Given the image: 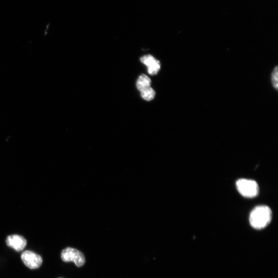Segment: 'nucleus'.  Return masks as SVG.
<instances>
[{"label":"nucleus","instance_id":"nucleus-1","mask_svg":"<svg viewBox=\"0 0 278 278\" xmlns=\"http://www.w3.org/2000/svg\"><path fill=\"white\" fill-rule=\"evenodd\" d=\"M272 219V212L269 207L265 205L255 207L249 216L251 226L256 229H261L270 223Z\"/></svg>","mask_w":278,"mask_h":278},{"label":"nucleus","instance_id":"nucleus-2","mask_svg":"<svg viewBox=\"0 0 278 278\" xmlns=\"http://www.w3.org/2000/svg\"><path fill=\"white\" fill-rule=\"evenodd\" d=\"M236 186L238 192L246 198H254L259 192V187L254 180L239 179L236 181Z\"/></svg>","mask_w":278,"mask_h":278},{"label":"nucleus","instance_id":"nucleus-3","mask_svg":"<svg viewBox=\"0 0 278 278\" xmlns=\"http://www.w3.org/2000/svg\"><path fill=\"white\" fill-rule=\"evenodd\" d=\"M61 257L64 262H73L79 267L83 266L86 262L84 254L78 249L71 247L64 249L61 254Z\"/></svg>","mask_w":278,"mask_h":278},{"label":"nucleus","instance_id":"nucleus-4","mask_svg":"<svg viewBox=\"0 0 278 278\" xmlns=\"http://www.w3.org/2000/svg\"><path fill=\"white\" fill-rule=\"evenodd\" d=\"M24 265L31 270L40 268L43 263V258L41 256L32 251L24 252L21 256Z\"/></svg>","mask_w":278,"mask_h":278},{"label":"nucleus","instance_id":"nucleus-5","mask_svg":"<svg viewBox=\"0 0 278 278\" xmlns=\"http://www.w3.org/2000/svg\"><path fill=\"white\" fill-rule=\"evenodd\" d=\"M6 243L8 247L17 252L22 251L27 244V241L24 237L17 235L8 236Z\"/></svg>","mask_w":278,"mask_h":278},{"label":"nucleus","instance_id":"nucleus-6","mask_svg":"<svg viewBox=\"0 0 278 278\" xmlns=\"http://www.w3.org/2000/svg\"><path fill=\"white\" fill-rule=\"evenodd\" d=\"M141 62L148 67V72L150 75L157 74L161 68V64L159 61L150 55H145L141 57Z\"/></svg>","mask_w":278,"mask_h":278},{"label":"nucleus","instance_id":"nucleus-7","mask_svg":"<svg viewBox=\"0 0 278 278\" xmlns=\"http://www.w3.org/2000/svg\"><path fill=\"white\" fill-rule=\"evenodd\" d=\"M151 80L145 74H142L139 76L137 82V88L140 92L150 87Z\"/></svg>","mask_w":278,"mask_h":278},{"label":"nucleus","instance_id":"nucleus-8","mask_svg":"<svg viewBox=\"0 0 278 278\" xmlns=\"http://www.w3.org/2000/svg\"><path fill=\"white\" fill-rule=\"evenodd\" d=\"M156 92L150 87L141 92V97L147 101H150L155 97Z\"/></svg>","mask_w":278,"mask_h":278},{"label":"nucleus","instance_id":"nucleus-9","mask_svg":"<svg viewBox=\"0 0 278 278\" xmlns=\"http://www.w3.org/2000/svg\"><path fill=\"white\" fill-rule=\"evenodd\" d=\"M278 67H276L272 74V83L274 88L276 90L278 88Z\"/></svg>","mask_w":278,"mask_h":278},{"label":"nucleus","instance_id":"nucleus-10","mask_svg":"<svg viewBox=\"0 0 278 278\" xmlns=\"http://www.w3.org/2000/svg\"></svg>","mask_w":278,"mask_h":278}]
</instances>
